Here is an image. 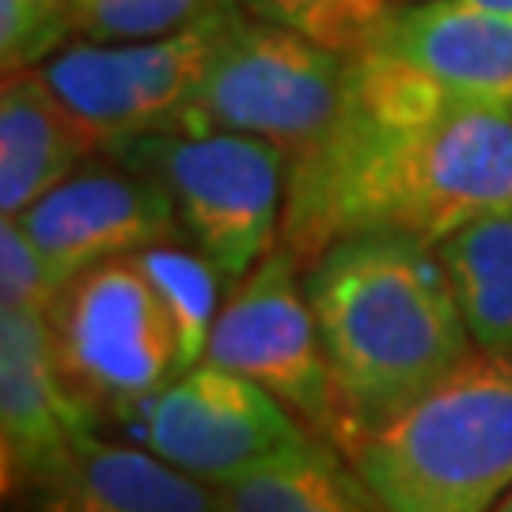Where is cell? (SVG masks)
<instances>
[{
	"label": "cell",
	"mask_w": 512,
	"mask_h": 512,
	"mask_svg": "<svg viewBox=\"0 0 512 512\" xmlns=\"http://www.w3.org/2000/svg\"><path fill=\"white\" fill-rule=\"evenodd\" d=\"M512 209V107L444 92L380 50L349 57L334 126L289 160L281 243L315 258L334 239L403 232L429 247Z\"/></svg>",
	"instance_id": "cell-1"
},
{
	"label": "cell",
	"mask_w": 512,
	"mask_h": 512,
	"mask_svg": "<svg viewBox=\"0 0 512 512\" xmlns=\"http://www.w3.org/2000/svg\"><path fill=\"white\" fill-rule=\"evenodd\" d=\"M308 300L342 410V452L444 384L475 338L437 247L403 232L334 239Z\"/></svg>",
	"instance_id": "cell-2"
},
{
	"label": "cell",
	"mask_w": 512,
	"mask_h": 512,
	"mask_svg": "<svg viewBox=\"0 0 512 512\" xmlns=\"http://www.w3.org/2000/svg\"><path fill=\"white\" fill-rule=\"evenodd\" d=\"M346 456L387 512H494L512 486V357L471 353Z\"/></svg>",
	"instance_id": "cell-3"
},
{
	"label": "cell",
	"mask_w": 512,
	"mask_h": 512,
	"mask_svg": "<svg viewBox=\"0 0 512 512\" xmlns=\"http://www.w3.org/2000/svg\"><path fill=\"white\" fill-rule=\"evenodd\" d=\"M349 57L232 4L183 133H247L304 156L338 118Z\"/></svg>",
	"instance_id": "cell-4"
},
{
	"label": "cell",
	"mask_w": 512,
	"mask_h": 512,
	"mask_svg": "<svg viewBox=\"0 0 512 512\" xmlns=\"http://www.w3.org/2000/svg\"><path fill=\"white\" fill-rule=\"evenodd\" d=\"M114 156L164 186L224 281H243L274 251L285 213V164L277 145L247 133H148Z\"/></svg>",
	"instance_id": "cell-5"
},
{
	"label": "cell",
	"mask_w": 512,
	"mask_h": 512,
	"mask_svg": "<svg viewBox=\"0 0 512 512\" xmlns=\"http://www.w3.org/2000/svg\"><path fill=\"white\" fill-rule=\"evenodd\" d=\"M65 376L92 406L126 418L179 376V338L137 258H110L65 285L50 308Z\"/></svg>",
	"instance_id": "cell-6"
},
{
	"label": "cell",
	"mask_w": 512,
	"mask_h": 512,
	"mask_svg": "<svg viewBox=\"0 0 512 512\" xmlns=\"http://www.w3.org/2000/svg\"><path fill=\"white\" fill-rule=\"evenodd\" d=\"M236 0H224L183 31L145 42H73L50 54L38 73L57 99L95 133L99 148H122L148 133H171L202 84L224 19Z\"/></svg>",
	"instance_id": "cell-7"
},
{
	"label": "cell",
	"mask_w": 512,
	"mask_h": 512,
	"mask_svg": "<svg viewBox=\"0 0 512 512\" xmlns=\"http://www.w3.org/2000/svg\"><path fill=\"white\" fill-rule=\"evenodd\" d=\"M122 421L141 448L209 486H224L315 437L262 384L205 361L179 372Z\"/></svg>",
	"instance_id": "cell-8"
},
{
	"label": "cell",
	"mask_w": 512,
	"mask_h": 512,
	"mask_svg": "<svg viewBox=\"0 0 512 512\" xmlns=\"http://www.w3.org/2000/svg\"><path fill=\"white\" fill-rule=\"evenodd\" d=\"M202 361L262 384L311 433L342 444V410L319 342V323L308 289L296 281V255L285 243L236 281Z\"/></svg>",
	"instance_id": "cell-9"
},
{
	"label": "cell",
	"mask_w": 512,
	"mask_h": 512,
	"mask_svg": "<svg viewBox=\"0 0 512 512\" xmlns=\"http://www.w3.org/2000/svg\"><path fill=\"white\" fill-rule=\"evenodd\" d=\"M95 433V406L57 357L50 311L0 308V478L4 494H35L76 440Z\"/></svg>",
	"instance_id": "cell-10"
},
{
	"label": "cell",
	"mask_w": 512,
	"mask_h": 512,
	"mask_svg": "<svg viewBox=\"0 0 512 512\" xmlns=\"http://www.w3.org/2000/svg\"><path fill=\"white\" fill-rule=\"evenodd\" d=\"M8 220H19L57 281L69 285L99 262L171 243L179 209L164 186L141 171H84Z\"/></svg>",
	"instance_id": "cell-11"
},
{
	"label": "cell",
	"mask_w": 512,
	"mask_h": 512,
	"mask_svg": "<svg viewBox=\"0 0 512 512\" xmlns=\"http://www.w3.org/2000/svg\"><path fill=\"white\" fill-rule=\"evenodd\" d=\"M365 50L403 61L444 92L512 107V16L475 0H418L395 8Z\"/></svg>",
	"instance_id": "cell-12"
},
{
	"label": "cell",
	"mask_w": 512,
	"mask_h": 512,
	"mask_svg": "<svg viewBox=\"0 0 512 512\" xmlns=\"http://www.w3.org/2000/svg\"><path fill=\"white\" fill-rule=\"evenodd\" d=\"M35 512H228L220 490L148 448L84 433L35 494Z\"/></svg>",
	"instance_id": "cell-13"
},
{
	"label": "cell",
	"mask_w": 512,
	"mask_h": 512,
	"mask_svg": "<svg viewBox=\"0 0 512 512\" xmlns=\"http://www.w3.org/2000/svg\"><path fill=\"white\" fill-rule=\"evenodd\" d=\"M99 148L95 133L65 107L35 69L4 73L0 88V213L19 217Z\"/></svg>",
	"instance_id": "cell-14"
},
{
	"label": "cell",
	"mask_w": 512,
	"mask_h": 512,
	"mask_svg": "<svg viewBox=\"0 0 512 512\" xmlns=\"http://www.w3.org/2000/svg\"><path fill=\"white\" fill-rule=\"evenodd\" d=\"M346 452L311 437L217 486L228 512H387Z\"/></svg>",
	"instance_id": "cell-15"
},
{
	"label": "cell",
	"mask_w": 512,
	"mask_h": 512,
	"mask_svg": "<svg viewBox=\"0 0 512 512\" xmlns=\"http://www.w3.org/2000/svg\"><path fill=\"white\" fill-rule=\"evenodd\" d=\"M478 349L512 357V209L463 224L437 247Z\"/></svg>",
	"instance_id": "cell-16"
},
{
	"label": "cell",
	"mask_w": 512,
	"mask_h": 512,
	"mask_svg": "<svg viewBox=\"0 0 512 512\" xmlns=\"http://www.w3.org/2000/svg\"><path fill=\"white\" fill-rule=\"evenodd\" d=\"M133 258L156 285L171 315V327L179 338V372H190L194 365H202L205 346H209V334L220 315L217 293L224 277L202 251L190 255L175 243H156V247L137 251Z\"/></svg>",
	"instance_id": "cell-17"
},
{
	"label": "cell",
	"mask_w": 512,
	"mask_h": 512,
	"mask_svg": "<svg viewBox=\"0 0 512 512\" xmlns=\"http://www.w3.org/2000/svg\"><path fill=\"white\" fill-rule=\"evenodd\" d=\"M251 16L289 27L338 54H361L380 35L395 0H239Z\"/></svg>",
	"instance_id": "cell-18"
},
{
	"label": "cell",
	"mask_w": 512,
	"mask_h": 512,
	"mask_svg": "<svg viewBox=\"0 0 512 512\" xmlns=\"http://www.w3.org/2000/svg\"><path fill=\"white\" fill-rule=\"evenodd\" d=\"M224 0H76L73 35L92 42H145L183 31Z\"/></svg>",
	"instance_id": "cell-19"
},
{
	"label": "cell",
	"mask_w": 512,
	"mask_h": 512,
	"mask_svg": "<svg viewBox=\"0 0 512 512\" xmlns=\"http://www.w3.org/2000/svg\"><path fill=\"white\" fill-rule=\"evenodd\" d=\"M76 0H0V65L4 73L35 69L73 35Z\"/></svg>",
	"instance_id": "cell-20"
},
{
	"label": "cell",
	"mask_w": 512,
	"mask_h": 512,
	"mask_svg": "<svg viewBox=\"0 0 512 512\" xmlns=\"http://www.w3.org/2000/svg\"><path fill=\"white\" fill-rule=\"evenodd\" d=\"M65 285L38 255V247L19 228V220L0 224V308H38L50 311Z\"/></svg>",
	"instance_id": "cell-21"
},
{
	"label": "cell",
	"mask_w": 512,
	"mask_h": 512,
	"mask_svg": "<svg viewBox=\"0 0 512 512\" xmlns=\"http://www.w3.org/2000/svg\"><path fill=\"white\" fill-rule=\"evenodd\" d=\"M475 4H486V8H497V12H509L512 16V0H475Z\"/></svg>",
	"instance_id": "cell-22"
},
{
	"label": "cell",
	"mask_w": 512,
	"mask_h": 512,
	"mask_svg": "<svg viewBox=\"0 0 512 512\" xmlns=\"http://www.w3.org/2000/svg\"><path fill=\"white\" fill-rule=\"evenodd\" d=\"M494 512H512V486H509V494H505V497H501V501L494 505Z\"/></svg>",
	"instance_id": "cell-23"
}]
</instances>
